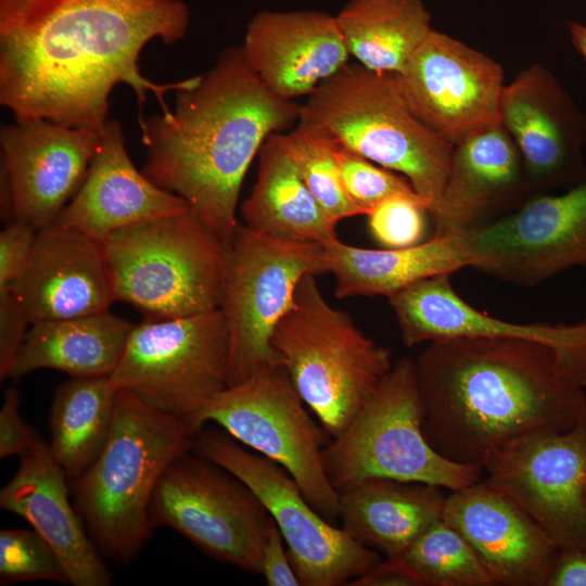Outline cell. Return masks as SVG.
Here are the masks:
<instances>
[{"label":"cell","instance_id":"2e32d148","mask_svg":"<svg viewBox=\"0 0 586 586\" xmlns=\"http://www.w3.org/2000/svg\"><path fill=\"white\" fill-rule=\"evenodd\" d=\"M395 75L416 117L453 145L500 123L502 67L451 36L432 28Z\"/></svg>","mask_w":586,"mask_h":586},{"label":"cell","instance_id":"52a82bcc","mask_svg":"<svg viewBox=\"0 0 586 586\" xmlns=\"http://www.w3.org/2000/svg\"><path fill=\"white\" fill-rule=\"evenodd\" d=\"M103 249L114 302L146 319L219 309L226 245L191 208L116 230Z\"/></svg>","mask_w":586,"mask_h":586},{"label":"cell","instance_id":"4dcf8cb0","mask_svg":"<svg viewBox=\"0 0 586 586\" xmlns=\"http://www.w3.org/2000/svg\"><path fill=\"white\" fill-rule=\"evenodd\" d=\"M118 390L111 377H97L72 378L55 391L49 447L67 479H78L104 448Z\"/></svg>","mask_w":586,"mask_h":586},{"label":"cell","instance_id":"d6a6232c","mask_svg":"<svg viewBox=\"0 0 586 586\" xmlns=\"http://www.w3.org/2000/svg\"><path fill=\"white\" fill-rule=\"evenodd\" d=\"M282 136L301 177L323 211L337 222L360 215L345 192L333 139L302 122Z\"/></svg>","mask_w":586,"mask_h":586},{"label":"cell","instance_id":"f35d334b","mask_svg":"<svg viewBox=\"0 0 586 586\" xmlns=\"http://www.w3.org/2000/svg\"><path fill=\"white\" fill-rule=\"evenodd\" d=\"M20 404L17 390L8 387L0 410V459L20 457L40 438L20 415Z\"/></svg>","mask_w":586,"mask_h":586},{"label":"cell","instance_id":"7402d4cb","mask_svg":"<svg viewBox=\"0 0 586 586\" xmlns=\"http://www.w3.org/2000/svg\"><path fill=\"white\" fill-rule=\"evenodd\" d=\"M10 291L30 324L107 311L114 297L103 243L56 225L39 229Z\"/></svg>","mask_w":586,"mask_h":586},{"label":"cell","instance_id":"ba28073f","mask_svg":"<svg viewBox=\"0 0 586 586\" xmlns=\"http://www.w3.org/2000/svg\"><path fill=\"white\" fill-rule=\"evenodd\" d=\"M326 474L340 494L371 479L417 482L451 492L480 481L483 468L451 461L422 431L415 360L403 357L349 424L322 449Z\"/></svg>","mask_w":586,"mask_h":586},{"label":"cell","instance_id":"8fae6325","mask_svg":"<svg viewBox=\"0 0 586 586\" xmlns=\"http://www.w3.org/2000/svg\"><path fill=\"white\" fill-rule=\"evenodd\" d=\"M229 356L220 309L145 318L133 326L111 379L154 409L194 423L198 413L228 387Z\"/></svg>","mask_w":586,"mask_h":586},{"label":"cell","instance_id":"4316f807","mask_svg":"<svg viewBox=\"0 0 586 586\" xmlns=\"http://www.w3.org/2000/svg\"><path fill=\"white\" fill-rule=\"evenodd\" d=\"M323 247L337 298L391 297L415 282L472 265L464 234L432 237L412 246L384 250L348 245L336 238Z\"/></svg>","mask_w":586,"mask_h":586},{"label":"cell","instance_id":"5b68a950","mask_svg":"<svg viewBox=\"0 0 586 586\" xmlns=\"http://www.w3.org/2000/svg\"><path fill=\"white\" fill-rule=\"evenodd\" d=\"M382 167L400 173L436 206L454 145L409 109L396 75L346 64L301 105L300 120Z\"/></svg>","mask_w":586,"mask_h":586},{"label":"cell","instance_id":"d590c367","mask_svg":"<svg viewBox=\"0 0 586 586\" xmlns=\"http://www.w3.org/2000/svg\"><path fill=\"white\" fill-rule=\"evenodd\" d=\"M425 202L408 196L390 198L367 216L373 239L385 249H403L419 244L425 233Z\"/></svg>","mask_w":586,"mask_h":586},{"label":"cell","instance_id":"603a6c76","mask_svg":"<svg viewBox=\"0 0 586 586\" xmlns=\"http://www.w3.org/2000/svg\"><path fill=\"white\" fill-rule=\"evenodd\" d=\"M250 67L276 95L311 94L349 58L336 17L321 11H262L240 46Z\"/></svg>","mask_w":586,"mask_h":586},{"label":"cell","instance_id":"8992f818","mask_svg":"<svg viewBox=\"0 0 586 586\" xmlns=\"http://www.w3.org/2000/svg\"><path fill=\"white\" fill-rule=\"evenodd\" d=\"M271 345L300 397L331 438L349 424L393 367L390 351L330 305L314 275L298 283Z\"/></svg>","mask_w":586,"mask_h":586},{"label":"cell","instance_id":"74e56055","mask_svg":"<svg viewBox=\"0 0 586 586\" xmlns=\"http://www.w3.org/2000/svg\"><path fill=\"white\" fill-rule=\"evenodd\" d=\"M30 322L10 290L0 291V379L10 377Z\"/></svg>","mask_w":586,"mask_h":586},{"label":"cell","instance_id":"b9f144b4","mask_svg":"<svg viewBox=\"0 0 586 586\" xmlns=\"http://www.w3.org/2000/svg\"><path fill=\"white\" fill-rule=\"evenodd\" d=\"M547 586H586V550H560Z\"/></svg>","mask_w":586,"mask_h":586},{"label":"cell","instance_id":"d4e9b609","mask_svg":"<svg viewBox=\"0 0 586 586\" xmlns=\"http://www.w3.org/2000/svg\"><path fill=\"white\" fill-rule=\"evenodd\" d=\"M66 475L41 437L20 456L0 507L25 519L54 549L73 586H109L111 575L69 502Z\"/></svg>","mask_w":586,"mask_h":586},{"label":"cell","instance_id":"484cf974","mask_svg":"<svg viewBox=\"0 0 586 586\" xmlns=\"http://www.w3.org/2000/svg\"><path fill=\"white\" fill-rule=\"evenodd\" d=\"M445 500L438 486L371 479L339 494V520L355 542L397 559L443 519Z\"/></svg>","mask_w":586,"mask_h":586},{"label":"cell","instance_id":"6da1fadb","mask_svg":"<svg viewBox=\"0 0 586 586\" xmlns=\"http://www.w3.org/2000/svg\"><path fill=\"white\" fill-rule=\"evenodd\" d=\"M189 24L182 0H0V103L14 120L101 131L123 84L140 110L152 92L167 113L164 95L195 76L156 84L139 58L155 38L181 40Z\"/></svg>","mask_w":586,"mask_h":586},{"label":"cell","instance_id":"e575fe53","mask_svg":"<svg viewBox=\"0 0 586 586\" xmlns=\"http://www.w3.org/2000/svg\"><path fill=\"white\" fill-rule=\"evenodd\" d=\"M333 141L345 192L360 215H368L380 203L397 195L421 200L430 209L429 203L416 192L405 176L378 167L368 158Z\"/></svg>","mask_w":586,"mask_h":586},{"label":"cell","instance_id":"7bdbcfd3","mask_svg":"<svg viewBox=\"0 0 586 586\" xmlns=\"http://www.w3.org/2000/svg\"><path fill=\"white\" fill-rule=\"evenodd\" d=\"M568 31L572 44L586 64V25L575 21H570L568 23Z\"/></svg>","mask_w":586,"mask_h":586},{"label":"cell","instance_id":"1f68e13d","mask_svg":"<svg viewBox=\"0 0 586 586\" xmlns=\"http://www.w3.org/2000/svg\"><path fill=\"white\" fill-rule=\"evenodd\" d=\"M397 560L422 586L495 585L473 547L444 519L424 531Z\"/></svg>","mask_w":586,"mask_h":586},{"label":"cell","instance_id":"30bf717a","mask_svg":"<svg viewBox=\"0 0 586 586\" xmlns=\"http://www.w3.org/2000/svg\"><path fill=\"white\" fill-rule=\"evenodd\" d=\"M206 423L280 464L309 504L329 522H337L339 493L322 462L331 437L309 415L283 365H264L215 396L194 418L199 429Z\"/></svg>","mask_w":586,"mask_h":586},{"label":"cell","instance_id":"8d00e7d4","mask_svg":"<svg viewBox=\"0 0 586 586\" xmlns=\"http://www.w3.org/2000/svg\"><path fill=\"white\" fill-rule=\"evenodd\" d=\"M4 225L0 233V291L10 290L23 273L38 231L21 220Z\"/></svg>","mask_w":586,"mask_h":586},{"label":"cell","instance_id":"4fadbf2b","mask_svg":"<svg viewBox=\"0 0 586 586\" xmlns=\"http://www.w3.org/2000/svg\"><path fill=\"white\" fill-rule=\"evenodd\" d=\"M271 520L244 483L192 450L167 467L150 506L153 528L170 527L206 555L258 575Z\"/></svg>","mask_w":586,"mask_h":586},{"label":"cell","instance_id":"83f0119b","mask_svg":"<svg viewBox=\"0 0 586 586\" xmlns=\"http://www.w3.org/2000/svg\"><path fill=\"white\" fill-rule=\"evenodd\" d=\"M257 155L256 181L241 205L243 224L281 241L323 244L336 239L339 222L323 211L307 188L282 133L269 136Z\"/></svg>","mask_w":586,"mask_h":586},{"label":"cell","instance_id":"d6986e66","mask_svg":"<svg viewBox=\"0 0 586 586\" xmlns=\"http://www.w3.org/2000/svg\"><path fill=\"white\" fill-rule=\"evenodd\" d=\"M450 276L420 280L388 297L406 346L463 336L532 340L550 346L572 379L586 387V318L573 324L498 319L466 302Z\"/></svg>","mask_w":586,"mask_h":586},{"label":"cell","instance_id":"cb8c5ba5","mask_svg":"<svg viewBox=\"0 0 586 586\" xmlns=\"http://www.w3.org/2000/svg\"><path fill=\"white\" fill-rule=\"evenodd\" d=\"M188 209L186 200L136 168L120 123L109 119L80 188L52 225L104 243L116 230Z\"/></svg>","mask_w":586,"mask_h":586},{"label":"cell","instance_id":"7c38bea8","mask_svg":"<svg viewBox=\"0 0 586 586\" xmlns=\"http://www.w3.org/2000/svg\"><path fill=\"white\" fill-rule=\"evenodd\" d=\"M192 451L244 483L275 520L302 586L348 585L374 569L380 553L326 520L277 462L245 449L222 429L203 428Z\"/></svg>","mask_w":586,"mask_h":586},{"label":"cell","instance_id":"7a4b0ae2","mask_svg":"<svg viewBox=\"0 0 586 586\" xmlns=\"http://www.w3.org/2000/svg\"><path fill=\"white\" fill-rule=\"evenodd\" d=\"M429 444L445 458L483 468L498 446L534 431L572 429L586 393L548 345L463 336L430 342L415 360Z\"/></svg>","mask_w":586,"mask_h":586},{"label":"cell","instance_id":"60d3db41","mask_svg":"<svg viewBox=\"0 0 586 586\" xmlns=\"http://www.w3.org/2000/svg\"><path fill=\"white\" fill-rule=\"evenodd\" d=\"M352 586H422L419 578L399 560L381 561L368 573L353 579Z\"/></svg>","mask_w":586,"mask_h":586},{"label":"cell","instance_id":"3957f363","mask_svg":"<svg viewBox=\"0 0 586 586\" xmlns=\"http://www.w3.org/2000/svg\"><path fill=\"white\" fill-rule=\"evenodd\" d=\"M174 111L140 116L143 174L186 200L227 245L245 174L266 139L300 120L301 105L271 92L230 47L175 91Z\"/></svg>","mask_w":586,"mask_h":586},{"label":"cell","instance_id":"277c9868","mask_svg":"<svg viewBox=\"0 0 586 586\" xmlns=\"http://www.w3.org/2000/svg\"><path fill=\"white\" fill-rule=\"evenodd\" d=\"M200 430L119 387L106 444L73 481L76 510L103 558L126 565L138 556L153 530L156 485L177 457L192 450Z\"/></svg>","mask_w":586,"mask_h":586},{"label":"cell","instance_id":"f1b7e54d","mask_svg":"<svg viewBox=\"0 0 586 586\" xmlns=\"http://www.w3.org/2000/svg\"><path fill=\"white\" fill-rule=\"evenodd\" d=\"M133 326L109 310L31 323L9 378L17 381L44 368L71 378L111 377Z\"/></svg>","mask_w":586,"mask_h":586},{"label":"cell","instance_id":"9c48e42d","mask_svg":"<svg viewBox=\"0 0 586 586\" xmlns=\"http://www.w3.org/2000/svg\"><path fill=\"white\" fill-rule=\"evenodd\" d=\"M327 272L322 243L281 241L238 222L226 245L219 307L229 333L228 386L264 365L281 364L272 333L293 304L301 280Z\"/></svg>","mask_w":586,"mask_h":586},{"label":"cell","instance_id":"836d02e7","mask_svg":"<svg viewBox=\"0 0 586 586\" xmlns=\"http://www.w3.org/2000/svg\"><path fill=\"white\" fill-rule=\"evenodd\" d=\"M30 581L69 584L64 565L51 545L34 528L0 531V583Z\"/></svg>","mask_w":586,"mask_h":586},{"label":"cell","instance_id":"ffe728a7","mask_svg":"<svg viewBox=\"0 0 586 586\" xmlns=\"http://www.w3.org/2000/svg\"><path fill=\"white\" fill-rule=\"evenodd\" d=\"M536 194L522 155L501 123L454 145L448 177L429 214L432 237L463 234L504 217Z\"/></svg>","mask_w":586,"mask_h":586},{"label":"cell","instance_id":"9a60e30c","mask_svg":"<svg viewBox=\"0 0 586 586\" xmlns=\"http://www.w3.org/2000/svg\"><path fill=\"white\" fill-rule=\"evenodd\" d=\"M463 234L471 267L517 285H538L586 266V180L559 194H535L517 211Z\"/></svg>","mask_w":586,"mask_h":586},{"label":"cell","instance_id":"44dd1931","mask_svg":"<svg viewBox=\"0 0 586 586\" xmlns=\"http://www.w3.org/2000/svg\"><path fill=\"white\" fill-rule=\"evenodd\" d=\"M443 519L473 547L495 585L547 586L559 547L485 479L446 496Z\"/></svg>","mask_w":586,"mask_h":586},{"label":"cell","instance_id":"f546056e","mask_svg":"<svg viewBox=\"0 0 586 586\" xmlns=\"http://www.w3.org/2000/svg\"><path fill=\"white\" fill-rule=\"evenodd\" d=\"M335 17L349 54L391 74L404 71L432 29L422 0H349Z\"/></svg>","mask_w":586,"mask_h":586},{"label":"cell","instance_id":"ab89813d","mask_svg":"<svg viewBox=\"0 0 586 586\" xmlns=\"http://www.w3.org/2000/svg\"><path fill=\"white\" fill-rule=\"evenodd\" d=\"M285 542L272 519L262 548V574L268 586H298L300 578L291 563Z\"/></svg>","mask_w":586,"mask_h":586},{"label":"cell","instance_id":"e0dca14e","mask_svg":"<svg viewBox=\"0 0 586 586\" xmlns=\"http://www.w3.org/2000/svg\"><path fill=\"white\" fill-rule=\"evenodd\" d=\"M102 131V130H101ZM101 131L44 118L0 128V206L4 224L52 225L80 188Z\"/></svg>","mask_w":586,"mask_h":586},{"label":"cell","instance_id":"ac0fdd59","mask_svg":"<svg viewBox=\"0 0 586 586\" xmlns=\"http://www.w3.org/2000/svg\"><path fill=\"white\" fill-rule=\"evenodd\" d=\"M499 115L536 193L586 180V114L549 69L533 64L505 85Z\"/></svg>","mask_w":586,"mask_h":586},{"label":"cell","instance_id":"5bb4252c","mask_svg":"<svg viewBox=\"0 0 586 586\" xmlns=\"http://www.w3.org/2000/svg\"><path fill=\"white\" fill-rule=\"evenodd\" d=\"M483 471L560 550H586V411L568 431H534L498 446Z\"/></svg>","mask_w":586,"mask_h":586}]
</instances>
